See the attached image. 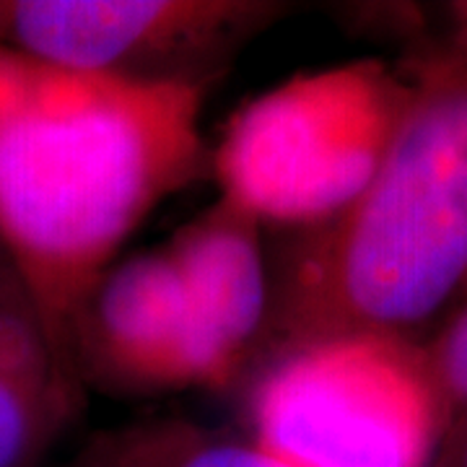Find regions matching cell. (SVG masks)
Here are the masks:
<instances>
[{
	"label": "cell",
	"mask_w": 467,
	"mask_h": 467,
	"mask_svg": "<svg viewBox=\"0 0 467 467\" xmlns=\"http://www.w3.org/2000/svg\"><path fill=\"white\" fill-rule=\"evenodd\" d=\"M205 84L50 66L0 47V250L78 398L76 335L101 275L211 167Z\"/></svg>",
	"instance_id": "1"
},
{
	"label": "cell",
	"mask_w": 467,
	"mask_h": 467,
	"mask_svg": "<svg viewBox=\"0 0 467 467\" xmlns=\"http://www.w3.org/2000/svg\"><path fill=\"white\" fill-rule=\"evenodd\" d=\"M408 101L367 190L306 234L270 304L273 353L343 333L426 343L467 301V55L420 42Z\"/></svg>",
	"instance_id": "2"
},
{
	"label": "cell",
	"mask_w": 467,
	"mask_h": 467,
	"mask_svg": "<svg viewBox=\"0 0 467 467\" xmlns=\"http://www.w3.org/2000/svg\"><path fill=\"white\" fill-rule=\"evenodd\" d=\"M405 101V70L382 60L288 78L229 119L211 153L221 198L260 226L317 229L367 190Z\"/></svg>",
	"instance_id": "3"
},
{
	"label": "cell",
	"mask_w": 467,
	"mask_h": 467,
	"mask_svg": "<svg viewBox=\"0 0 467 467\" xmlns=\"http://www.w3.org/2000/svg\"><path fill=\"white\" fill-rule=\"evenodd\" d=\"M450 420L426 343L389 333L284 350L250 398V439L288 467H431Z\"/></svg>",
	"instance_id": "4"
},
{
	"label": "cell",
	"mask_w": 467,
	"mask_h": 467,
	"mask_svg": "<svg viewBox=\"0 0 467 467\" xmlns=\"http://www.w3.org/2000/svg\"><path fill=\"white\" fill-rule=\"evenodd\" d=\"M288 5L263 0H0V47L50 66L205 84Z\"/></svg>",
	"instance_id": "5"
},
{
	"label": "cell",
	"mask_w": 467,
	"mask_h": 467,
	"mask_svg": "<svg viewBox=\"0 0 467 467\" xmlns=\"http://www.w3.org/2000/svg\"><path fill=\"white\" fill-rule=\"evenodd\" d=\"M76 367L130 389L223 387L239 367L202 325L169 252L115 263L86 301Z\"/></svg>",
	"instance_id": "6"
},
{
	"label": "cell",
	"mask_w": 467,
	"mask_h": 467,
	"mask_svg": "<svg viewBox=\"0 0 467 467\" xmlns=\"http://www.w3.org/2000/svg\"><path fill=\"white\" fill-rule=\"evenodd\" d=\"M164 250L202 325L234 364L242 367L270 317L260 223L234 202L218 198L208 211L184 223Z\"/></svg>",
	"instance_id": "7"
},
{
	"label": "cell",
	"mask_w": 467,
	"mask_h": 467,
	"mask_svg": "<svg viewBox=\"0 0 467 467\" xmlns=\"http://www.w3.org/2000/svg\"><path fill=\"white\" fill-rule=\"evenodd\" d=\"M76 402L16 275L0 265V467H39Z\"/></svg>",
	"instance_id": "8"
},
{
	"label": "cell",
	"mask_w": 467,
	"mask_h": 467,
	"mask_svg": "<svg viewBox=\"0 0 467 467\" xmlns=\"http://www.w3.org/2000/svg\"><path fill=\"white\" fill-rule=\"evenodd\" d=\"M67 467H288L250 436L182 418L138 420L88 439Z\"/></svg>",
	"instance_id": "9"
},
{
	"label": "cell",
	"mask_w": 467,
	"mask_h": 467,
	"mask_svg": "<svg viewBox=\"0 0 467 467\" xmlns=\"http://www.w3.org/2000/svg\"><path fill=\"white\" fill-rule=\"evenodd\" d=\"M426 350L451 418L467 413V301L426 340Z\"/></svg>",
	"instance_id": "10"
},
{
	"label": "cell",
	"mask_w": 467,
	"mask_h": 467,
	"mask_svg": "<svg viewBox=\"0 0 467 467\" xmlns=\"http://www.w3.org/2000/svg\"><path fill=\"white\" fill-rule=\"evenodd\" d=\"M431 467H467V413L450 420Z\"/></svg>",
	"instance_id": "11"
},
{
	"label": "cell",
	"mask_w": 467,
	"mask_h": 467,
	"mask_svg": "<svg viewBox=\"0 0 467 467\" xmlns=\"http://www.w3.org/2000/svg\"><path fill=\"white\" fill-rule=\"evenodd\" d=\"M447 18H450V29H447V36L441 42L467 55V3L447 5Z\"/></svg>",
	"instance_id": "12"
}]
</instances>
